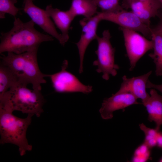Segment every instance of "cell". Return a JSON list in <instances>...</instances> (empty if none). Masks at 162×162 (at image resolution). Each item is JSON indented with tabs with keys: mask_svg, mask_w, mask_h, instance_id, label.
Returning a JSON list of instances; mask_svg holds the SVG:
<instances>
[{
	"mask_svg": "<svg viewBox=\"0 0 162 162\" xmlns=\"http://www.w3.org/2000/svg\"><path fill=\"white\" fill-rule=\"evenodd\" d=\"M151 149L144 142L135 150L131 161L134 162H144L151 158Z\"/></svg>",
	"mask_w": 162,
	"mask_h": 162,
	"instance_id": "cell-20",
	"label": "cell"
},
{
	"mask_svg": "<svg viewBox=\"0 0 162 162\" xmlns=\"http://www.w3.org/2000/svg\"><path fill=\"white\" fill-rule=\"evenodd\" d=\"M101 21H109L117 24L120 27L141 32L145 36L151 38L152 28L143 23L131 11L123 8L115 11L98 12Z\"/></svg>",
	"mask_w": 162,
	"mask_h": 162,
	"instance_id": "cell-8",
	"label": "cell"
},
{
	"mask_svg": "<svg viewBox=\"0 0 162 162\" xmlns=\"http://www.w3.org/2000/svg\"><path fill=\"white\" fill-rule=\"evenodd\" d=\"M152 72L150 71L143 75L132 78H128L126 76H124L122 82L117 92L131 94L137 99H141L143 104L150 96L146 91V84Z\"/></svg>",
	"mask_w": 162,
	"mask_h": 162,
	"instance_id": "cell-12",
	"label": "cell"
},
{
	"mask_svg": "<svg viewBox=\"0 0 162 162\" xmlns=\"http://www.w3.org/2000/svg\"><path fill=\"white\" fill-rule=\"evenodd\" d=\"M137 99L130 93L117 92L103 100L99 110L101 117L104 120L111 119L114 111L124 109L133 104H140Z\"/></svg>",
	"mask_w": 162,
	"mask_h": 162,
	"instance_id": "cell-11",
	"label": "cell"
},
{
	"mask_svg": "<svg viewBox=\"0 0 162 162\" xmlns=\"http://www.w3.org/2000/svg\"><path fill=\"white\" fill-rule=\"evenodd\" d=\"M146 88H153L158 90L162 93V84H155L148 80L146 84Z\"/></svg>",
	"mask_w": 162,
	"mask_h": 162,
	"instance_id": "cell-23",
	"label": "cell"
},
{
	"mask_svg": "<svg viewBox=\"0 0 162 162\" xmlns=\"http://www.w3.org/2000/svg\"><path fill=\"white\" fill-rule=\"evenodd\" d=\"M111 37L109 30H104L101 37L97 36L96 40L98 48L95 51L97 58L93 64L97 67V72L102 73L103 78L106 80L109 79L110 75L116 76L119 68V66L115 63V49L111 43Z\"/></svg>",
	"mask_w": 162,
	"mask_h": 162,
	"instance_id": "cell-5",
	"label": "cell"
},
{
	"mask_svg": "<svg viewBox=\"0 0 162 162\" xmlns=\"http://www.w3.org/2000/svg\"><path fill=\"white\" fill-rule=\"evenodd\" d=\"M101 21L97 14L91 18H84L80 21L82 28V33L79 40L76 43L80 58V74L83 72V60L86 49L90 43L94 40H96L98 36L97 34V30L99 22Z\"/></svg>",
	"mask_w": 162,
	"mask_h": 162,
	"instance_id": "cell-10",
	"label": "cell"
},
{
	"mask_svg": "<svg viewBox=\"0 0 162 162\" xmlns=\"http://www.w3.org/2000/svg\"><path fill=\"white\" fill-rule=\"evenodd\" d=\"M162 6V0H158Z\"/></svg>",
	"mask_w": 162,
	"mask_h": 162,
	"instance_id": "cell-28",
	"label": "cell"
},
{
	"mask_svg": "<svg viewBox=\"0 0 162 162\" xmlns=\"http://www.w3.org/2000/svg\"><path fill=\"white\" fill-rule=\"evenodd\" d=\"M122 32L127 55L132 70L138 60L148 51L153 49V43L135 31L120 27Z\"/></svg>",
	"mask_w": 162,
	"mask_h": 162,
	"instance_id": "cell-6",
	"label": "cell"
},
{
	"mask_svg": "<svg viewBox=\"0 0 162 162\" xmlns=\"http://www.w3.org/2000/svg\"><path fill=\"white\" fill-rule=\"evenodd\" d=\"M162 6L158 0H148L135 2L128 8L144 23L150 26V19L158 14L159 10Z\"/></svg>",
	"mask_w": 162,
	"mask_h": 162,
	"instance_id": "cell-13",
	"label": "cell"
},
{
	"mask_svg": "<svg viewBox=\"0 0 162 162\" xmlns=\"http://www.w3.org/2000/svg\"><path fill=\"white\" fill-rule=\"evenodd\" d=\"M34 0H23V10L34 24L38 26L47 34L56 39L62 46L65 44L61 34L57 31L53 21L45 10L35 5Z\"/></svg>",
	"mask_w": 162,
	"mask_h": 162,
	"instance_id": "cell-9",
	"label": "cell"
},
{
	"mask_svg": "<svg viewBox=\"0 0 162 162\" xmlns=\"http://www.w3.org/2000/svg\"><path fill=\"white\" fill-rule=\"evenodd\" d=\"M153 28L162 36V20L158 25Z\"/></svg>",
	"mask_w": 162,
	"mask_h": 162,
	"instance_id": "cell-26",
	"label": "cell"
},
{
	"mask_svg": "<svg viewBox=\"0 0 162 162\" xmlns=\"http://www.w3.org/2000/svg\"><path fill=\"white\" fill-rule=\"evenodd\" d=\"M27 85L19 82L0 97V106L13 112L40 116L46 100L41 91L31 90Z\"/></svg>",
	"mask_w": 162,
	"mask_h": 162,
	"instance_id": "cell-3",
	"label": "cell"
},
{
	"mask_svg": "<svg viewBox=\"0 0 162 162\" xmlns=\"http://www.w3.org/2000/svg\"><path fill=\"white\" fill-rule=\"evenodd\" d=\"M45 10L47 14L52 20L55 25L60 31L65 44L69 39V32L74 18L68 10L64 11L54 8L51 4L47 5Z\"/></svg>",
	"mask_w": 162,
	"mask_h": 162,
	"instance_id": "cell-14",
	"label": "cell"
},
{
	"mask_svg": "<svg viewBox=\"0 0 162 162\" xmlns=\"http://www.w3.org/2000/svg\"><path fill=\"white\" fill-rule=\"evenodd\" d=\"M68 62L65 60L62 69L52 74H48L55 91L61 93L81 92L88 94L92 91V86L82 83L74 75L68 71Z\"/></svg>",
	"mask_w": 162,
	"mask_h": 162,
	"instance_id": "cell-7",
	"label": "cell"
},
{
	"mask_svg": "<svg viewBox=\"0 0 162 162\" xmlns=\"http://www.w3.org/2000/svg\"><path fill=\"white\" fill-rule=\"evenodd\" d=\"M17 0H0V18L4 19L5 15L8 14L14 17L18 14L20 9L15 4Z\"/></svg>",
	"mask_w": 162,
	"mask_h": 162,
	"instance_id": "cell-19",
	"label": "cell"
},
{
	"mask_svg": "<svg viewBox=\"0 0 162 162\" xmlns=\"http://www.w3.org/2000/svg\"><path fill=\"white\" fill-rule=\"evenodd\" d=\"M159 162H162V157L161 158L159 159Z\"/></svg>",
	"mask_w": 162,
	"mask_h": 162,
	"instance_id": "cell-27",
	"label": "cell"
},
{
	"mask_svg": "<svg viewBox=\"0 0 162 162\" xmlns=\"http://www.w3.org/2000/svg\"><path fill=\"white\" fill-rule=\"evenodd\" d=\"M38 49L21 54L8 52L1 57V62L8 67L18 78L20 82L28 85L31 84L33 89L41 91V85L46 83L45 78L48 74L43 73L38 64Z\"/></svg>",
	"mask_w": 162,
	"mask_h": 162,
	"instance_id": "cell-2",
	"label": "cell"
},
{
	"mask_svg": "<svg viewBox=\"0 0 162 162\" xmlns=\"http://www.w3.org/2000/svg\"><path fill=\"white\" fill-rule=\"evenodd\" d=\"M149 93V98L142 104L147 111L148 120L150 122H154L155 128L159 130L162 125V96L153 88L150 90Z\"/></svg>",
	"mask_w": 162,
	"mask_h": 162,
	"instance_id": "cell-15",
	"label": "cell"
},
{
	"mask_svg": "<svg viewBox=\"0 0 162 162\" xmlns=\"http://www.w3.org/2000/svg\"><path fill=\"white\" fill-rule=\"evenodd\" d=\"M139 126L145 135L143 142L151 149L156 147V137L159 130L155 128H148L143 123L140 124Z\"/></svg>",
	"mask_w": 162,
	"mask_h": 162,
	"instance_id": "cell-21",
	"label": "cell"
},
{
	"mask_svg": "<svg viewBox=\"0 0 162 162\" xmlns=\"http://www.w3.org/2000/svg\"><path fill=\"white\" fill-rule=\"evenodd\" d=\"M97 7L93 0H71L68 10L74 18L79 15L89 18L97 14Z\"/></svg>",
	"mask_w": 162,
	"mask_h": 162,
	"instance_id": "cell-16",
	"label": "cell"
},
{
	"mask_svg": "<svg viewBox=\"0 0 162 162\" xmlns=\"http://www.w3.org/2000/svg\"><path fill=\"white\" fill-rule=\"evenodd\" d=\"M120 0H100L101 3L110 11L120 10L123 8L119 4Z\"/></svg>",
	"mask_w": 162,
	"mask_h": 162,
	"instance_id": "cell-22",
	"label": "cell"
},
{
	"mask_svg": "<svg viewBox=\"0 0 162 162\" xmlns=\"http://www.w3.org/2000/svg\"><path fill=\"white\" fill-rule=\"evenodd\" d=\"M148 0H123L122 6L126 9H128L129 5L132 3L137 2L145 1Z\"/></svg>",
	"mask_w": 162,
	"mask_h": 162,
	"instance_id": "cell-25",
	"label": "cell"
},
{
	"mask_svg": "<svg viewBox=\"0 0 162 162\" xmlns=\"http://www.w3.org/2000/svg\"><path fill=\"white\" fill-rule=\"evenodd\" d=\"M156 146L162 149V131L159 130L156 137Z\"/></svg>",
	"mask_w": 162,
	"mask_h": 162,
	"instance_id": "cell-24",
	"label": "cell"
},
{
	"mask_svg": "<svg viewBox=\"0 0 162 162\" xmlns=\"http://www.w3.org/2000/svg\"><path fill=\"white\" fill-rule=\"evenodd\" d=\"M13 24L9 31L1 33L0 54L5 52L22 53L38 49L41 43L53 40L52 36L37 30L31 20L23 22L16 17Z\"/></svg>",
	"mask_w": 162,
	"mask_h": 162,
	"instance_id": "cell-1",
	"label": "cell"
},
{
	"mask_svg": "<svg viewBox=\"0 0 162 162\" xmlns=\"http://www.w3.org/2000/svg\"><path fill=\"white\" fill-rule=\"evenodd\" d=\"M151 39L153 43L154 52L148 56L153 60L155 64L156 75L161 76H162V36L152 28Z\"/></svg>",
	"mask_w": 162,
	"mask_h": 162,
	"instance_id": "cell-17",
	"label": "cell"
},
{
	"mask_svg": "<svg viewBox=\"0 0 162 162\" xmlns=\"http://www.w3.org/2000/svg\"><path fill=\"white\" fill-rule=\"evenodd\" d=\"M19 82L18 78L13 71L0 62V97Z\"/></svg>",
	"mask_w": 162,
	"mask_h": 162,
	"instance_id": "cell-18",
	"label": "cell"
},
{
	"mask_svg": "<svg viewBox=\"0 0 162 162\" xmlns=\"http://www.w3.org/2000/svg\"><path fill=\"white\" fill-rule=\"evenodd\" d=\"M13 112L0 106V143H11L19 148L20 155H24L32 150L26 138V132L30 124L32 115L28 114L25 118L16 117Z\"/></svg>",
	"mask_w": 162,
	"mask_h": 162,
	"instance_id": "cell-4",
	"label": "cell"
}]
</instances>
